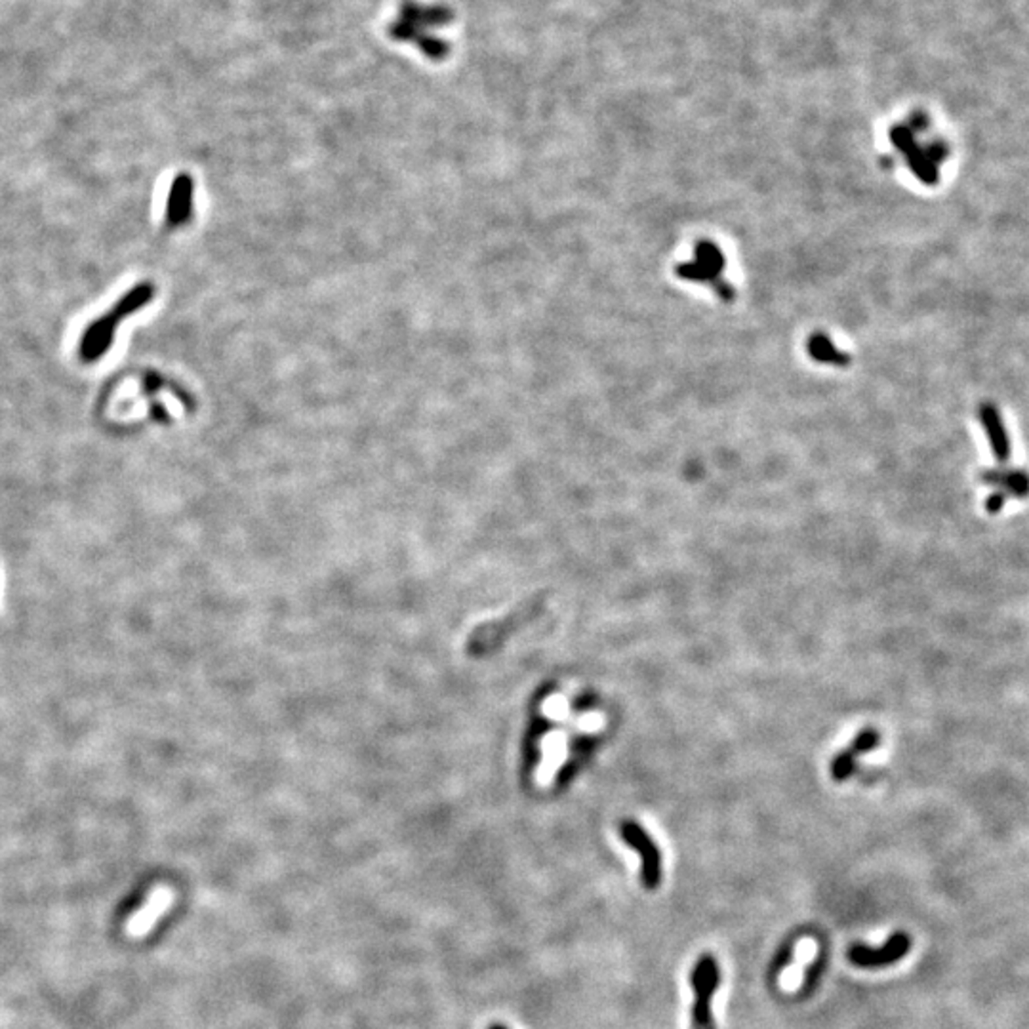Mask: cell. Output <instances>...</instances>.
Instances as JSON below:
<instances>
[{
  "mask_svg": "<svg viewBox=\"0 0 1029 1029\" xmlns=\"http://www.w3.org/2000/svg\"><path fill=\"white\" fill-rule=\"evenodd\" d=\"M690 983L694 993L693 1029H715L711 999L720 986V966L711 953L700 955L690 974Z\"/></svg>",
  "mask_w": 1029,
  "mask_h": 1029,
  "instance_id": "cell-1",
  "label": "cell"
},
{
  "mask_svg": "<svg viewBox=\"0 0 1029 1029\" xmlns=\"http://www.w3.org/2000/svg\"><path fill=\"white\" fill-rule=\"evenodd\" d=\"M620 837L641 858V883L646 890H656L661 885V852L651 833L635 820H625L620 826Z\"/></svg>",
  "mask_w": 1029,
  "mask_h": 1029,
  "instance_id": "cell-2",
  "label": "cell"
},
{
  "mask_svg": "<svg viewBox=\"0 0 1029 1029\" xmlns=\"http://www.w3.org/2000/svg\"><path fill=\"white\" fill-rule=\"evenodd\" d=\"M911 936L904 931L898 932H892L889 936L887 942L879 948H872V946H865V944H855L848 948L846 957L848 961L858 966V968H865V970H877V968H887L892 966L896 963H900L902 959L907 957V953L911 951Z\"/></svg>",
  "mask_w": 1029,
  "mask_h": 1029,
  "instance_id": "cell-3",
  "label": "cell"
},
{
  "mask_svg": "<svg viewBox=\"0 0 1029 1029\" xmlns=\"http://www.w3.org/2000/svg\"><path fill=\"white\" fill-rule=\"evenodd\" d=\"M124 315L119 307H113L107 315H103L96 322L88 327L86 334L82 336L81 344V355L86 362L98 361L103 353L109 351L116 322L123 320Z\"/></svg>",
  "mask_w": 1029,
  "mask_h": 1029,
  "instance_id": "cell-4",
  "label": "cell"
},
{
  "mask_svg": "<svg viewBox=\"0 0 1029 1029\" xmlns=\"http://www.w3.org/2000/svg\"><path fill=\"white\" fill-rule=\"evenodd\" d=\"M880 744V734L875 728H865L858 736L852 740V744L837 755L831 762V778L835 782H843L855 770V764L862 753L873 752Z\"/></svg>",
  "mask_w": 1029,
  "mask_h": 1029,
  "instance_id": "cell-5",
  "label": "cell"
},
{
  "mask_svg": "<svg viewBox=\"0 0 1029 1029\" xmlns=\"http://www.w3.org/2000/svg\"><path fill=\"white\" fill-rule=\"evenodd\" d=\"M191 206H193V180L189 174H178L166 202V225L174 229L187 224Z\"/></svg>",
  "mask_w": 1029,
  "mask_h": 1029,
  "instance_id": "cell-6",
  "label": "cell"
},
{
  "mask_svg": "<svg viewBox=\"0 0 1029 1029\" xmlns=\"http://www.w3.org/2000/svg\"><path fill=\"white\" fill-rule=\"evenodd\" d=\"M401 20L410 21L418 29L428 27V25L443 27L454 20V12L448 6H440V4L423 6V4L410 3V0H406V3H403V6H401Z\"/></svg>",
  "mask_w": 1029,
  "mask_h": 1029,
  "instance_id": "cell-7",
  "label": "cell"
},
{
  "mask_svg": "<svg viewBox=\"0 0 1029 1029\" xmlns=\"http://www.w3.org/2000/svg\"><path fill=\"white\" fill-rule=\"evenodd\" d=\"M826 966H828V949L820 948L816 959L808 965L804 970V978L801 983L799 997H811L818 990L823 974H826Z\"/></svg>",
  "mask_w": 1029,
  "mask_h": 1029,
  "instance_id": "cell-8",
  "label": "cell"
},
{
  "mask_svg": "<svg viewBox=\"0 0 1029 1029\" xmlns=\"http://www.w3.org/2000/svg\"><path fill=\"white\" fill-rule=\"evenodd\" d=\"M797 940H799L797 936H789V938H786L784 942L780 944V948L776 949L774 957H772V961H770V968H769V978H770V982H776V978H780V974L784 973V970L793 963V959H795V955H793V953H795Z\"/></svg>",
  "mask_w": 1029,
  "mask_h": 1029,
  "instance_id": "cell-9",
  "label": "cell"
},
{
  "mask_svg": "<svg viewBox=\"0 0 1029 1029\" xmlns=\"http://www.w3.org/2000/svg\"><path fill=\"white\" fill-rule=\"evenodd\" d=\"M414 42L418 44V48H420L425 55H428L429 60H433V62H443V60H446V55L450 54V47H448V44H446L445 40L435 38V37H428V35L420 33V35L414 38Z\"/></svg>",
  "mask_w": 1029,
  "mask_h": 1029,
  "instance_id": "cell-10",
  "label": "cell"
},
{
  "mask_svg": "<svg viewBox=\"0 0 1029 1029\" xmlns=\"http://www.w3.org/2000/svg\"><path fill=\"white\" fill-rule=\"evenodd\" d=\"M990 482H1001L1005 487L1014 492L1016 496L1024 497L1029 494V477L1024 473H1007V475H988Z\"/></svg>",
  "mask_w": 1029,
  "mask_h": 1029,
  "instance_id": "cell-11",
  "label": "cell"
},
{
  "mask_svg": "<svg viewBox=\"0 0 1029 1029\" xmlns=\"http://www.w3.org/2000/svg\"><path fill=\"white\" fill-rule=\"evenodd\" d=\"M389 35L393 40H399V42H414V38L420 35V29L416 25H412L410 21L399 20L391 23L389 27Z\"/></svg>",
  "mask_w": 1029,
  "mask_h": 1029,
  "instance_id": "cell-12",
  "label": "cell"
},
{
  "mask_svg": "<svg viewBox=\"0 0 1029 1029\" xmlns=\"http://www.w3.org/2000/svg\"><path fill=\"white\" fill-rule=\"evenodd\" d=\"M1005 502H1007V496H1003V494L991 496V497L988 499V511H990V513H999V511H1001V507L1005 506Z\"/></svg>",
  "mask_w": 1029,
  "mask_h": 1029,
  "instance_id": "cell-13",
  "label": "cell"
},
{
  "mask_svg": "<svg viewBox=\"0 0 1029 1029\" xmlns=\"http://www.w3.org/2000/svg\"><path fill=\"white\" fill-rule=\"evenodd\" d=\"M487 1029H509V1027L504 1024H490Z\"/></svg>",
  "mask_w": 1029,
  "mask_h": 1029,
  "instance_id": "cell-14",
  "label": "cell"
}]
</instances>
